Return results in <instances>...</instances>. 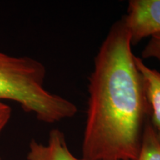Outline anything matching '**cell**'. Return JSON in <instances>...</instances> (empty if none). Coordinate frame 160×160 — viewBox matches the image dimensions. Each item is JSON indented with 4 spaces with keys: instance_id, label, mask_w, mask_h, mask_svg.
I'll list each match as a JSON object with an SVG mask.
<instances>
[{
    "instance_id": "6",
    "label": "cell",
    "mask_w": 160,
    "mask_h": 160,
    "mask_svg": "<svg viewBox=\"0 0 160 160\" xmlns=\"http://www.w3.org/2000/svg\"><path fill=\"white\" fill-rule=\"evenodd\" d=\"M137 160H160V142L149 120L145 125L141 148Z\"/></svg>"
},
{
    "instance_id": "5",
    "label": "cell",
    "mask_w": 160,
    "mask_h": 160,
    "mask_svg": "<svg viewBox=\"0 0 160 160\" xmlns=\"http://www.w3.org/2000/svg\"><path fill=\"white\" fill-rule=\"evenodd\" d=\"M135 61L144 80L146 97L151 109V123L160 142V73L148 67L141 58L136 57Z\"/></svg>"
},
{
    "instance_id": "8",
    "label": "cell",
    "mask_w": 160,
    "mask_h": 160,
    "mask_svg": "<svg viewBox=\"0 0 160 160\" xmlns=\"http://www.w3.org/2000/svg\"><path fill=\"white\" fill-rule=\"evenodd\" d=\"M11 108L0 100V133L11 119Z\"/></svg>"
},
{
    "instance_id": "2",
    "label": "cell",
    "mask_w": 160,
    "mask_h": 160,
    "mask_svg": "<svg viewBox=\"0 0 160 160\" xmlns=\"http://www.w3.org/2000/svg\"><path fill=\"white\" fill-rule=\"evenodd\" d=\"M46 68L29 57L0 52V100H10L40 122L55 123L77 114V105L45 88Z\"/></svg>"
},
{
    "instance_id": "4",
    "label": "cell",
    "mask_w": 160,
    "mask_h": 160,
    "mask_svg": "<svg viewBox=\"0 0 160 160\" xmlns=\"http://www.w3.org/2000/svg\"><path fill=\"white\" fill-rule=\"evenodd\" d=\"M28 160H87L76 157L69 150L63 132L53 129L46 145L32 139L29 144Z\"/></svg>"
},
{
    "instance_id": "9",
    "label": "cell",
    "mask_w": 160,
    "mask_h": 160,
    "mask_svg": "<svg viewBox=\"0 0 160 160\" xmlns=\"http://www.w3.org/2000/svg\"><path fill=\"white\" fill-rule=\"evenodd\" d=\"M0 160H1V158H0Z\"/></svg>"
},
{
    "instance_id": "7",
    "label": "cell",
    "mask_w": 160,
    "mask_h": 160,
    "mask_svg": "<svg viewBox=\"0 0 160 160\" xmlns=\"http://www.w3.org/2000/svg\"><path fill=\"white\" fill-rule=\"evenodd\" d=\"M143 59L156 58L160 62V33L151 37L149 42L142 53Z\"/></svg>"
},
{
    "instance_id": "1",
    "label": "cell",
    "mask_w": 160,
    "mask_h": 160,
    "mask_svg": "<svg viewBox=\"0 0 160 160\" xmlns=\"http://www.w3.org/2000/svg\"><path fill=\"white\" fill-rule=\"evenodd\" d=\"M122 19L100 45L88 79L82 157L137 160L151 114L144 80Z\"/></svg>"
},
{
    "instance_id": "3",
    "label": "cell",
    "mask_w": 160,
    "mask_h": 160,
    "mask_svg": "<svg viewBox=\"0 0 160 160\" xmlns=\"http://www.w3.org/2000/svg\"><path fill=\"white\" fill-rule=\"evenodd\" d=\"M132 46L146 37L160 33V0H131L122 17Z\"/></svg>"
}]
</instances>
